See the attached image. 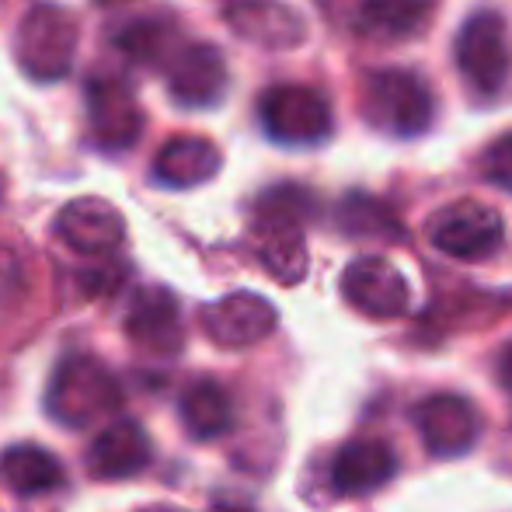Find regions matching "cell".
<instances>
[{
	"mask_svg": "<svg viewBox=\"0 0 512 512\" xmlns=\"http://www.w3.org/2000/svg\"><path fill=\"white\" fill-rule=\"evenodd\" d=\"M122 408V384L102 359L70 352L56 363L46 387V411L63 429L102 425Z\"/></svg>",
	"mask_w": 512,
	"mask_h": 512,
	"instance_id": "cell-1",
	"label": "cell"
},
{
	"mask_svg": "<svg viewBox=\"0 0 512 512\" xmlns=\"http://www.w3.org/2000/svg\"><path fill=\"white\" fill-rule=\"evenodd\" d=\"M359 105H363V119L373 129L387 136H401V140L425 133L432 126V115H436V98H432L429 84L411 70L398 67L366 74Z\"/></svg>",
	"mask_w": 512,
	"mask_h": 512,
	"instance_id": "cell-2",
	"label": "cell"
},
{
	"mask_svg": "<svg viewBox=\"0 0 512 512\" xmlns=\"http://www.w3.org/2000/svg\"><path fill=\"white\" fill-rule=\"evenodd\" d=\"M81 25L63 4H35L18 25V67L32 81L53 84L74 70Z\"/></svg>",
	"mask_w": 512,
	"mask_h": 512,
	"instance_id": "cell-3",
	"label": "cell"
},
{
	"mask_svg": "<svg viewBox=\"0 0 512 512\" xmlns=\"http://www.w3.org/2000/svg\"><path fill=\"white\" fill-rule=\"evenodd\" d=\"M453 60L464 81L471 84L478 95L492 98L506 88L512 53H509V35L506 21L499 11H474L471 18L460 25L457 39H453Z\"/></svg>",
	"mask_w": 512,
	"mask_h": 512,
	"instance_id": "cell-4",
	"label": "cell"
},
{
	"mask_svg": "<svg viewBox=\"0 0 512 512\" xmlns=\"http://www.w3.org/2000/svg\"><path fill=\"white\" fill-rule=\"evenodd\" d=\"M258 122L265 136L286 147H310L328 140L331 108L324 95L304 84H276L258 98Z\"/></svg>",
	"mask_w": 512,
	"mask_h": 512,
	"instance_id": "cell-5",
	"label": "cell"
},
{
	"mask_svg": "<svg viewBox=\"0 0 512 512\" xmlns=\"http://www.w3.org/2000/svg\"><path fill=\"white\" fill-rule=\"evenodd\" d=\"M84 105H88V129L98 150L122 154L133 150L143 136V108L129 81L115 74H95L84 84Z\"/></svg>",
	"mask_w": 512,
	"mask_h": 512,
	"instance_id": "cell-6",
	"label": "cell"
},
{
	"mask_svg": "<svg viewBox=\"0 0 512 512\" xmlns=\"http://www.w3.org/2000/svg\"><path fill=\"white\" fill-rule=\"evenodd\" d=\"M425 237L443 255L460 258V262H481L502 248L506 227L492 206L464 199V203L443 206L439 213H432V220L425 223Z\"/></svg>",
	"mask_w": 512,
	"mask_h": 512,
	"instance_id": "cell-7",
	"label": "cell"
},
{
	"mask_svg": "<svg viewBox=\"0 0 512 512\" xmlns=\"http://www.w3.org/2000/svg\"><path fill=\"white\" fill-rule=\"evenodd\" d=\"M415 429L425 450L439 460L464 457L481 436V418L474 405L460 394H432L415 408Z\"/></svg>",
	"mask_w": 512,
	"mask_h": 512,
	"instance_id": "cell-8",
	"label": "cell"
},
{
	"mask_svg": "<svg viewBox=\"0 0 512 512\" xmlns=\"http://www.w3.org/2000/svg\"><path fill=\"white\" fill-rule=\"evenodd\" d=\"M342 297L349 300V307H356L359 314L377 317V321L401 317L411 304L405 276L380 255H363L345 265Z\"/></svg>",
	"mask_w": 512,
	"mask_h": 512,
	"instance_id": "cell-9",
	"label": "cell"
},
{
	"mask_svg": "<svg viewBox=\"0 0 512 512\" xmlns=\"http://www.w3.org/2000/svg\"><path fill=\"white\" fill-rule=\"evenodd\" d=\"M199 321H203V331L216 345H223V349H248V345L265 342L276 331L279 314L265 297L241 290L206 304Z\"/></svg>",
	"mask_w": 512,
	"mask_h": 512,
	"instance_id": "cell-10",
	"label": "cell"
},
{
	"mask_svg": "<svg viewBox=\"0 0 512 512\" xmlns=\"http://www.w3.org/2000/svg\"><path fill=\"white\" fill-rule=\"evenodd\" d=\"M126 335L150 356H178L185 328L175 293L168 286H140L126 310Z\"/></svg>",
	"mask_w": 512,
	"mask_h": 512,
	"instance_id": "cell-11",
	"label": "cell"
},
{
	"mask_svg": "<svg viewBox=\"0 0 512 512\" xmlns=\"http://www.w3.org/2000/svg\"><path fill=\"white\" fill-rule=\"evenodd\" d=\"M56 237L77 255L105 258L126 241V220L108 199L81 196L56 213Z\"/></svg>",
	"mask_w": 512,
	"mask_h": 512,
	"instance_id": "cell-12",
	"label": "cell"
},
{
	"mask_svg": "<svg viewBox=\"0 0 512 512\" xmlns=\"http://www.w3.org/2000/svg\"><path fill=\"white\" fill-rule=\"evenodd\" d=\"M230 88L227 60L209 42H189L168 63V95L182 108H213Z\"/></svg>",
	"mask_w": 512,
	"mask_h": 512,
	"instance_id": "cell-13",
	"label": "cell"
},
{
	"mask_svg": "<svg viewBox=\"0 0 512 512\" xmlns=\"http://www.w3.org/2000/svg\"><path fill=\"white\" fill-rule=\"evenodd\" d=\"M223 21L237 39L251 42L258 49H272V53L297 49L307 39L304 18L283 0H234L223 11Z\"/></svg>",
	"mask_w": 512,
	"mask_h": 512,
	"instance_id": "cell-14",
	"label": "cell"
},
{
	"mask_svg": "<svg viewBox=\"0 0 512 512\" xmlns=\"http://www.w3.org/2000/svg\"><path fill=\"white\" fill-rule=\"evenodd\" d=\"M150 460H154V443L147 429L136 418H119L95 436L88 450V471L98 481H122L147 471Z\"/></svg>",
	"mask_w": 512,
	"mask_h": 512,
	"instance_id": "cell-15",
	"label": "cell"
},
{
	"mask_svg": "<svg viewBox=\"0 0 512 512\" xmlns=\"http://www.w3.org/2000/svg\"><path fill=\"white\" fill-rule=\"evenodd\" d=\"M398 471V457L384 439H352L335 453L331 485L338 495H370Z\"/></svg>",
	"mask_w": 512,
	"mask_h": 512,
	"instance_id": "cell-16",
	"label": "cell"
},
{
	"mask_svg": "<svg viewBox=\"0 0 512 512\" xmlns=\"http://www.w3.org/2000/svg\"><path fill=\"white\" fill-rule=\"evenodd\" d=\"M112 46L136 67H164L182 53L189 42H182V28L164 14H143L126 21L112 32Z\"/></svg>",
	"mask_w": 512,
	"mask_h": 512,
	"instance_id": "cell-17",
	"label": "cell"
},
{
	"mask_svg": "<svg viewBox=\"0 0 512 512\" xmlns=\"http://www.w3.org/2000/svg\"><path fill=\"white\" fill-rule=\"evenodd\" d=\"M220 171V150L203 136H171L154 157V178L164 189H196Z\"/></svg>",
	"mask_w": 512,
	"mask_h": 512,
	"instance_id": "cell-18",
	"label": "cell"
},
{
	"mask_svg": "<svg viewBox=\"0 0 512 512\" xmlns=\"http://www.w3.org/2000/svg\"><path fill=\"white\" fill-rule=\"evenodd\" d=\"M439 0H363L356 28L380 42H405L429 28Z\"/></svg>",
	"mask_w": 512,
	"mask_h": 512,
	"instance_id": "cell-19",
	"label": "cell"
},
{
	"mask_svg": "<svg viewBox=\"0 0 512 512\" xmlns=\"http://www.w3.org/2000/svg\"><path fill=\"white\" fill-rule=\"evenodd\" d=\"M0 478L14 495H46L63 485V464L39 443H18L0 453Z\"/></svg>",
	"mask_w": 512,
	"mask_h": 512,
	"instance_id": "cell-20",
	"label": "cell"
},
{
	"mask_svg": "<svg viewBox=\"0 0 512 512\" xmlns=\"http://www.w3.org/2000/svg\"><path fill=\"white\" fill-rule=\"evenodd\" d=\"M182 422L196 439H216L234 425V401L216 380H196L182 394Z\"/></svg>",
	"mask_w": 512,
	"mask_h": 512,
	"instance_id": "cell-21",
	"label": "cell"
},
{
	"mask_svg": "<svg viewBox=\"0 0 512 512\" xmlns=\"http://www.w3.org/2000/svg\"><path fill=\"white\" fill-rule=\"evenodd\" d=\"M258 258L272 279L293 286L307 276V244L304 230L297 227H255Z\"/></svg>",
	"mask_w": 512,
	"mask_h": 512,
	"instance_id": "cell-22",
	"label": "cell"
},
{
	"mask_svg": "<svg viewBox=\"0 0 512 512\" xmlns=\"http://www.w3.org/2000/svg\"><path fill=\"white\" fill-rule=\"evenodd\" d=\"M338 227L352 237H380V241L405 237V227H401V220L391 209L380 203V199L359 196V192L342 199V206H338Z\"/></svg>",
	"mask_w": 512,
	"mask_h": 512,
	"instance_id": "cell-23",
	"label": "cell"
},
{
	"mask_svg": "<svg viewBox=\"0 0 512 512\" xmlns=\"http://www.w3.org/2000/svg\"><path fill=\"white\" fill-rule=\"evenodd\" d=\"M314 216V199L300 185H276V189L262 192L255 203V227H297Z\"/></svg>",
	"mask_w": 512,
	"mask_h": 512,
	"instance_id": "cell-24",
	"label": "cell"
},
{
	"mask_svg": "<svg viewBox=\"0 0 512 512\" xmlns=\"http://www.w3.org/2000/svg\"><path fill=\"white\" fill-rule=\"evenodd\" d=\"M481 175L492 185L512 192V133H502L481 150Z\"/></svg>",
	"mask_w": 512,
	"mask_h": 512,
	"instance_id": "cell-25",
	"label": "cell"
},
{
	"mask_svg": "<svg viewBox=\"0 0 512 512\" xmlns=\"http://www.w3.org/2000/svg\"><path fill=\"white\" fill-rule=\"evenodd\" d=\"M21 279H25V269H21V258L14 248L0 244V304L11 300L14 293L21 290Z\"/></svg>",
	"mask_w": 512,
	"mask_h": 512,
	"instance_id": "cell-26",
	"label": "cell"
},
{
	"mask_svg": "<svg viewBox=\"0 0 512 512\" xmlns=\"http://www.w3.org/2000/svg\"><path fill=\"white\" fill-rule=\"evenodd\" d=\"M499 380H502V387L512 394V345L499 356Z\"/></svg>",
	"mask_w": 512,
	"mask_h": 512,
	"instance_id": "cell-27",
	"label": "cell"
},
{
	"mask_svg": "<svg viewBox=\"0 0 512 512\" xmlns=\"http://www.w3.org/2000/svg\"><path fill=\"white\" fill-rule=\"evenodd\" d=\"M143 512H185V509H175V506H150V509H143Z\"/></svg>",
	"mask_w": 512,
	"mask_h": 512,
	"instance_id": "cell-28",
	"label": "cell"
},
{
	"mask_svg": "<svg viewBox=\"0 0 512 512\" xmlns=\"http://www.w3.org/2000/svg\"><path fill=\"white\" fill-rule=\"evenodd\" d=\"M95 4H105V7H112V4H129V0H95Z\"/></svg>",
	"mask_w": 512,
	"mask_h": 512,
	"instance_id": "cell-29",
	"label": "cell"
},
{
	"mask_svg": "<svg viewBox=\"0 0 512 512\" xmlns=\"http://www.w3.org/2000/svg\"><path fill=\"white\" fill-rule=\"evenodd\" d=\"M0 196H4V178H0Z\"/></svg>",
	"mask_w": 512,
	"mask_h": 512,
	"instance_id": "cell-30",
	"label": "cell"
}]
</instances>
